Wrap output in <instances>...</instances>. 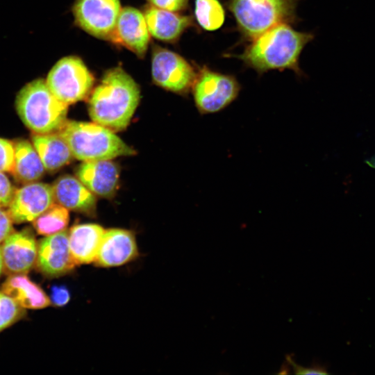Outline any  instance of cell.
<instances>
[{
	"label": "cell",
	"instance_id": "6da1fadb",
	"mask_svg": "<svg viewBox=\"0 0 375 375\" xmlns=\"http://www.w3.org/2000/svg\"><path fill=\"white\" fill-rule=\"evenodd\" d=\"M313 38L311 33L297 31L290 24H281L251 40L242 53L229 56L240 59L259 74L290 69L300 76V55Z\"/></svg>",
	"mask_w": 375,
	"mask_h": 375
},
{
	"label": "cell",
	"instance_id": "7a4b0ae2",
	"mask_svg": "<svg viewBox=\"0 0 375 375\" xmlns=\"http://www.w3.org/2000/svg\"><path fill=\"white\" fill-rule=\"evenodd\" d=\"M140 91L133 78L122 68L106 72L89 101L90 117L112 131L128 125L140 101Z\"/></svg>",
	"mask_w": 375,
	"mask_h": 375
},
{
	"label": "cell",
	"instance_id": "3957f363",
	"mask_svg": "<svg viewBox=\"0 0 375 375\" xmlns=\"http://www.w3.org/2000/svg\"><path fill=\"white\" fill-rule=\"evenodd\" d=\"M58 132L73 157L83 162L110 160L135 153L113 131L97 123L66 121Z\"/></svg>",
	"mask_w": 375,
	"mask_h": 375
},
{
	"label": "cell",
	"instance_id": "277c9868",
	"mask_svg": "<svg viewBox=\"0 0 375 375\" xmlns=\"http://www.w3.org/2000/svg\"><path fill=\"white\" fill-rule=\"evenodd\" d=\"M15 105L20 119L34 133L58 132L66 122L68 105L59 100L42 78L24 86Z\"/></svg>",
	"mask_w": 375,
	"mask_h": 375
},
{
	"label": "cell",
	"instance_id": "5b68a950",
	"mask_svg": "<svg viewBox=\"0 0 375 375\" xmlns=\"http://www.w3.org/2000/svg\"><path fill=\"white\" fill-rule=\"evenodd\" d=\"M299 1L228 0L226 6L242 37L251 41L276 25L297 22Z\"/></svg>",
	"mask_w": 375,
	"mask_h": 375
},
{
	"label": "cell",
	"instance_id": "8992f818",
	"mask_svg": "<svg viewBox=\"0 0 375 375\" xmlns=\"http://www.w3.org/2000/svg\"><path fill=\"white\" fill-rule=\"evenodd\" d=\"M45 81L52 93L69 105L88 97L94 78L80 58L70 56L53 66Z\"/></svg>",
	"mask_w": 375,
	"mask_h": 375
},
{
	"label": "cell",
	"instance_id": "52a82bcc",
	"mask_svg": "<svg viewBox=\"0 0 375 375\" xmlns=\"http://www.w3.org/2000/svg\"><path fill=\"white\" fill-rule=\"evenodd\" d=\"M193 88L195 104L202 114L219 112L234 101L241 86L237 78L206 66L197 73Z\"/></svg>",
	"mask_w": 375,
	"mask_h": 375
},
{
	"label": "cell",
	"instance_id": "ba28073f",
	"mask_svg": "<svg viewBox=\"0 0 375 375\" xmlns=\"http://www.w3.org/2000/svg\"><path fill=\"white\" fill-rule=\"evenodd\" d=\"M121 10L119 0H76L73 14L83 30L111 41Z\"/></svg>",
	"mask_w": 375,
	"mask_h": 375
},
{
	"label": "cell",
	"instance_id": "9c48e42d",
	"mask_svg": "<svg viewBox=\"0 0 375 375\" xmlns=\"http://www.w3.org/2000/svg\"><path fill=\"white\" fill-rule=\"evenodd\" d=\"M151 73L156 84L174 92H187L197 76L194 68L183 57L162 48L153 50Z\"/></svg>",
	"mask_w": 375,
	"mask_h": 375
},
{
	"label": "cell",
	"instance_id": "30bf717a",
	"mask_svg": "<svg viewBox=\"0 0 375 375\" xmlns=\"http://www.w3.org/2000/svg\"><path fill=\"white\" fill-rule=\"evenodd\" d=\"M54 199L53 186L28 183L15 191L8 212L15 223L33 222L53 203Z\"/></svg>",
	"mask_w": 375,
	"mask_h": 375
},
{
	"label": "cell",
	"instance_id": "8fae6325",
	"mask_svg": "<svg viewBox=\"0 0 375 375\" xmlns=\"http://www.w3.org/2000/svg\"><path fill=\"white\" fill-rule=\"evenodd\" d=\"M35 265L42 274L49 278L64 275L74 268L76 264L69 250L68 231L64 230L40 241Z\"/></svg>",
	"mask_w": 375,
	"mask_h": 375
},
{
	"label": "cell",
	"instance_id": "7c38bea8",
	"mask_svg": "<svg viewBox=\"0 0 375 375\" xmlns=\"http://www.w3.org/2000/svg\"><path fill=\"white\" fill-rule=\"evenodd\" d=\"M0 247L4 271L9 274H26L35 265L38 243L29 229L11 233Z\"/></svg>",
	"mask_w": 375,
	"mask_h": 375
},
{
	"label": "cell",
	"instance_id": "4fadbf2b",
	"mask_svg": "<svg viewBox=\"0 0 375 375\" xmlns=\"http://www.w3.org/2000/svg\"><path fill=\"white\" fill-rule=\"evenodd\" d=\"M111 41L143 58L149 41V32L144 15L135 8H122Z\"/></svg>",
	"mask_w": 375,
	"mask_h": 375
},
{
	"label": "cell",
	"instance_id": "5bb4252c",
	"mask_svg": "<svg viewBox=\"0 0 375 375\" xmlns=\"http://www.w3.org/2000/svg\"><path fill=\"white\" fill-rule=\"evenodd\" d=\"M138 254L133 234L127 230L112 228L105 231L94 262L100 267H118L133 260Z\"/></svg>",
	"mask_w": 375,
	"mask_h": 375
},
{
	"label": "cell",
	"instance_id": "9a60e30c",
	"mask_svg": "<svg viewBox=\"0 0 375 375\" xmlns=\"http://www.w3.org/2000/svg\"><path fill=\"white\" fill-rule=\"evenodd\" d=\"M77 177L93 194L109 198L115 194L119 168L110 160L84 161L78 168Z\"/></svg>",
	"mask_w": 375,
	"mask_h": 375
},
{
	"label": "cell",
	"instance_id": "2e32d148",
	"mask_svg": "<svg viewBox=\"0 0 375 375\" xmlns=\"http://www.w3.org/2000/svg\"><path fill=\"white\" fill-rule=\"evenodd\" d=\"M53 190L56 201L68 210L89 215L94 213L97 199L78 178L62 176L56 180Z\"/></svg>",
	"mask_w": 375,
	"mask_h": 375
},
{
	"label": "cell",
	"instance_id": "e0dca14e",
	"mask_svg": "<svg viewBox=\"0 0 375 375\" xmlns=\"http://www.w3.org/2000/svg\"><path fill=\"white\" fill-rule=\"evenodd\" d=\"M105 230L96 224H81L68 232L69 246L76 265L95 261Z\"/></svg>",
	"mask_w": 375,
	"mask_h": 375
},
{
	"label": "cell",
	"instance_id": "ac0fdd59",
	"mask_svg": "<svg viewBox=\"0 0 375 375\" xmlns=\"http://www.w3.org/2000/svg\"><path fill=\"white\" fill-rule=\"evenodd\" d=\"M1 290L24 309H42L51 303L45 292L25 274H14L1 285Z\"/></svg>",
	"mask_w": 375,
	"mask_h": 375
},
{
	"label": "cell",
	"instance_id": "d6986e66",
	"mask_svg": "<svg viewBox=\"0 0 375 375\" xmlns=\"http://www.w3.org/2000/svg\"><path fill=\"white\" fill-rule=\"evenodd\" d=\"M144 17L149 33L165 42L176 40L192 24L190 17L154 6L146 10Z\"/></svg>",
	"mask_w": 375,
	"mask_h": 375
},
{
	"label": "cell",
	"instance_id": "ffe728a7",
	"mask_svg": "<svg viewBox=\"0 0 375 375\" xmlns=\"http://www.w3.org/2000/svg\"><path fill=\"white\" fill-rule=\"evenodd\" d=\"M32 142L45 169L48 171L62 167L67 165L73 157L69 147L58 132L33 133Z\"/></svg>",
	"mask_w": 375,
	"mask_h": 375
},
{
	"label": "cell",
	"instance_id": "44dd1931",
	"mask_svg": "<svg viewBox=\"0 0 375 375\" xmlns=\"http://www.w3.org/2000/svg\"><path fill=\"white\" fill-rule=\"evenodd\" d=\"M44 166L33 145L25 140L15 144V163L12 174L22 183H32L40 179Z\"/></svg>",
	"mask_w": 375,
	"mask_h": 375
},
{
	"label": "cell",
	"instance_id": "7402d4cb",
	"mask_svg": "<svg viewBox=\"0 0 375 375\" xmlns=\"http://www.w3.org/2000/svg\"><path fill=\"white\" fill-rule=\"evenodd\" d=\"M69 221V210L59 203H53L33 223L38 234L48 236L65 230Z\"/></svg>",
	"mask_w": 375,
	"mask_h": 375
},
{
	"label": "cell",
	"instance_id": "603a6c76",
	"mask_svg": "<svg viewBox=\"0 0 375 375\" xmlns=\"http://www.w3.org/2000/svg\"><path fill=\"white\" fill-rule=\"evenodd\" d=\"M194 15L200 26L208 31L220 28L225 21V10L219 0H196Z\"/></svg>",
	"mask_w": 375,
	"mask_h": 375
},
{
	"label": "cell",
	"instance_id": "cb8c5ba5",
	"mask_svg": "<svg viewBox=\"0 0 375 375\" xmlns=\"http://www.w3.org/2000/svg\"><path fill=\"white\" fill-rule=\"evenodd\" d=\"M25 315L24 308L0 290V332L22 319Z\"/></svg>",
	"mask_w": 375,
	"mask_h": 375
},
{
	"label": "cell",
	"instance_id": "d4e9b609",
	"mask_svg": "<svg viewBox=\"0 0 375 375\" xmlns=\"http://www.w3.org/2000/svg\"><path fill=\"white\" fill-rule=\"evenodd\" d=\"M15 163V144L0 138V172H12Z\"/></svg>",
	"mask_w": 375,
	"mask_h": 375
},
{
	"label": "cell",
	"instance_id": "484cf974",
	"mask_svg": "<svg viewBox=\"0 0 375 375\" xmlns=\"http://www.w3.org/2000/svg\"><path fill=\"white\" fill-rule=\"evenodd\" d=\"M15 192V188L8 177L0 172V208L9 206Z\"/></svg>",
	"mask_w": 375,
	"mask_h": 375
},
{
	"label": "cell",
	"instance_id": "4316f807",
	"mask_svg": "<svg viewBox=\"0 0 375 375\" xmlns=\"http://www.w3.org/2000/svg\"><path fill=\"white\" fill-rule=\"evenodd\" d=\"M286 360L294 369L296 374H327L326 368L319 365H315L309 367H303L293 360L290 355H286Z\"/></svg>",
	"mask_w": 375,
	"mask_h": 375
},
{
	"label": "cell",
	"instance_id": "83f0119b",
	"mask_svg": "<svg viewBox=\"0 0 375 375\" xmlns=\"http://www.w3.org/2000/svg\"><path fill=\"white\" fill-rule=\"evenodd\" d=\"M70 299V294L65 286L54 285L51 289L50 301L54 306L61 307L66 305Z\"/></svg>",
	"mask_w": 375,
	"mask_h": 375
},
{
	"label": "cell",
	"instance_id": "f1b7e54d",
	"mask_svg": "<svg viewBox=\"0 0 375 375\" xmlns=\"http://www.w3.org/2000/svg\"><path fill=\"white\" fill-rule=\"evenodd\" d=\"M154 7L176 12L184 9L188 0H148Z\"/></svg>",
	"mask_w": 375,
	"mask_h": 375
},
{
	"label": "cell",
	"instance_id": "f546056e",
	"mask_svg": "<svg viewBox=\"0 0 375 375\" xmlns=\"http://www.w3.org/2000/svg\"><path fill=\"white\" fill-rule=\"evenodd\" d=\"M13 232L12 220L8 212L0 208V243Z\"/></svg>",
	"mask_w": 375,
	"mask_h": 375
},
{
	"label": "cell",
	"instance_id": "4dcf8cb0",
	"mask_svg": "<svg viewBox=\"0 0 375 375\" xmlns=\"http://www.w3.org/2000/svg\"><path fill=\"white\" fill-rule=\"evenodd\" d=\"M365 162L372 168L375 169V154L372 157L365 159Z\"/></svg>",
	"mask_w": 375,
	"mask_h": 375
},
{
	"label": "cell",
	"instance_id": "1f68e13d",
	"mask_svg": "<svg viewBox=\"0 0 375 375\" xmlns=\"http://www.w3.org/2000/svg\"><path fill=\"white\" fill-rule=\"evenodd\" d=\"M3 272H4V267H3V263L1 247H0V276L2 275Z\"/></svg>",
	"mask_w": 375,
	"mask_h": 375
}]
</instances>
